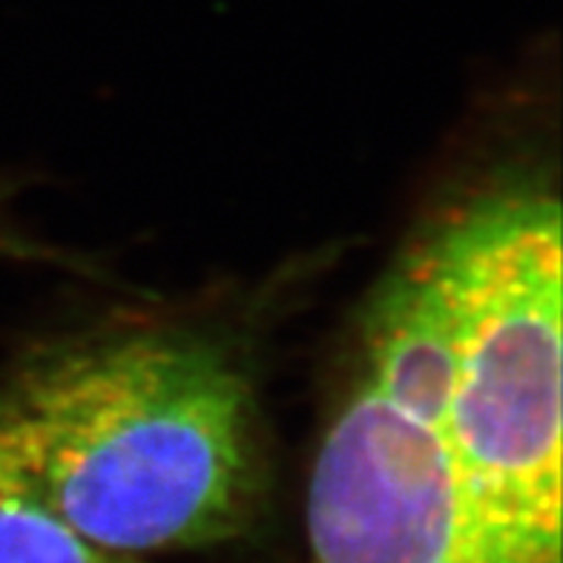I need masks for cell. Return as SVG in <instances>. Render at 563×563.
I'll return each mask as SVG.
<instances>
[{
    "instance_id": "6da1fadb",
    "label": "cell",
    "mask_w": 563,
    "mask_h": 563,
    "mask_svg": "<svg viewBox=\"0 0 563 563\" xmlns=\"http://www.w3.org/2000/svg\"><path fill=\"white\" fill-rule=\"evenodd\" d=\"M0 445L75 532L126 558L228 543L262 497L256 406L213 342L124 334L0 388Z\"/></svg>"
},
{
    "instance_id": "7a4b0ae2",
    "label": "cell",
    "mask_w": 563,
    "mask_h": 563,
    "mask_svg": "<svg viewBox=\"0 0 563 563\" xmlns=\"http://www.w3.org/2000/svg\"><path fill=\"white\" fill-rule=\"evenodd\" d=\"M561 208L538 187L440 230L443 429L468 563H561Z\"/></svg>"
},
{
    "instance_id": "3957f363",
    "label": "cell",
    "mask_w": 563,
    "mask_h": 563,
    "mask_svg": "<svg viewBox=\"0 0 563 563\" xmlns=\"http://www.w3.org/2000/svg\"><path fill=\"white\" fill-rule=\"evenodd\" d=\"M443 388V282L429 236L365 313L354 377L308 481L311 563H468Z\"/></svg>"
},
{
    "instance_id": "277c9868",
    "label": "cell",
    "mask_w": 563,
    "mask_h": 563,
    "mask_svg": "<svg viewBox=\"0 0 563 563\" xmlns=\"http://www.w3.org/2000/svg\"><path fill=\"white\" fill-rule=\"evenodd\" d=\"M0 563H162L96 547L58 518L0 445Z\"/></svg>"
},
{
    "instance_id": "5b68a950",
    "label": "cell",
    "mask_w": 563,
    "mask_h": 563,
    "mask_svg": "<svg viewBox=\"0 0 563 563\" xmlns=\"http://www.w3.org/2000/svg\"><path fill=\"white\" fill-rule=\"evenodd\" d=\"M37 247L30 239H23L12 224H9L7 213L0 208V256H12V260H37Z\"/></svg>"
}]
</instances>
